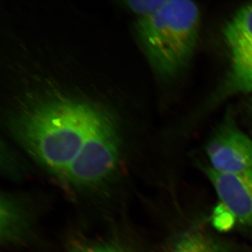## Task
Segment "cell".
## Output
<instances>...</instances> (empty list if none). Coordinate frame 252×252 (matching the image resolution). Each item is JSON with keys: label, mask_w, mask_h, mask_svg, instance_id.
Returning <instances> with one entry per match:
<instances>
[{"label": "cell", "mask_w": 252, "mask_h": 252, "mask_svg": "<svg viewBox=\"0 0 252 252\" xmlns=\"http://www.w3.org/2000/svg\"><path fill=\"white\" fill-rule=\"evenodd\" d=\"M99 112L82 102L54 101L21 113L11 122V128L34 158L63 177Z\"/></svg>", "instance_id": "obj_1"}, {"label": "cell", "mask_w": 252, "mask_h": 252, "mask_svg": "<svg viewBox=\"0 0 252 252\" xmlns=\"http://www.w3.org/2000/svg\"><path fill=\"white\" fill-rule=\"evenodd\" d=\"M200 22L198 5L187 0H166L157 12L140 18L141 45L160 77H175L188 65L198 44Z\"/></svg>", "instance_id": "obj_2"}, {"label": "cell", "mask_w": 252, "mask_h": 252, "mask_svg": "<svg viewBox=\"0 0 252 252\" xmlns=\"http://www.w3.org/2000/svg\"><path fill=\"white\" fill-rule=\"evenodd\" d=\"M119 149L120 140L112 118L99 111L85 142L63 178L78 187L98 185L115 170Z\"/></svg>", "instance_id": "obj_3"}, {"label": "cell", "mask_w": 252, "mask_h": 252, "mask_svg": "<svg viewBox=\"0 0 252 252\" xmlns=\"http://www.w3.org/2000/svg\"><path fill=\"white\" fill-rule=\"evenodd\" d=\"M206 153L215 171L233 175L252 172V140L230 115L207 142Z\"/></svg>", "instance_id": "obj_4"}, {"label": "cell", "mask_w": 252, "mask_h": 252, "mask_svg": "<svg viewBox=\"0 0 252 252\" xmlns=\"http://www.w3.org/2000/svg\"><path fill=\"white\" fill-rule=\"evenodd\" d=\"M205 172L216 190L220 206L235 221L252 228V172L233 175L207 167Z\"/></svg>", "instance_id": "obj_5"}, {"label": "cell", "mask_w": 252, "mask_h": 252, "mask_svg": "<svg viewBox=\"0 0 252 252\" xmlns=\"http://www.w3.org/2000/svg\"><path fill=\"white\" fill-rule=\"evenodd\" d=\"M221 91L223 95L252 93V46L231 54L230 69Z\"/></svg>", "instance_id": "obj_6"}, {"label": "cell", "mask_w": 252, "mask_h": 252, "mask_svg": "<svg viewBox=\"0 0 252 252\" xmlns=\"http://www.w3.org/2000/svg\"><path fill=\"white\" fill-rule=\"evenodd\" d=\"M223 35L231 54L252 46V2L240 8L230 18Z\"/></svg>", "instance_id": "obj_7"}, {"label": "cell", "mask_w": 252, "mask_h": 252, "mask_svg": "<svg viewBox=\"0 0 252 252\" xmlns=\"http://www.w3.org/2000/svg\"><path fill=\"white\" fill-rule=\"evenodd\" d=\"M168 252H227L215 239L198 230H190L180 235Z\"/></svg>", "instance_id": "obj_8"}, {"label": "cell", "mask_w": 252, "mask_h": 252, "mask_svg": "<svg viewBox=\"0 0 252 252\" xmlns=\"http://www.w3.org/2000/svg\"><path fill=\"white\" fill-rule=\"evenodd\" d=\"M166 0H139L126 1V6L140 18L146 17L157 12Z\"/></svg>", "instance_id": "obj_9"}, {"label": "cell", "mask_w": 252, "mask_h": 252, "mask_svg": "<svg viewBox=\"0 0 252 252\" xmlns=\"http://www.w3.org/2000/svg\"><path fill=\"white\" fill-rule=\"evenodd\" d=\"M74 252H122L114 247L107 245H86L80 247Z\"/></svg>", "instance_id": "obj_10"}, {"label": "cell", "mask_w": 252, "mask_h": 252, "mask_svg": "<svg viewBox=\"0 0 252 252\" xmlns=\"http://www.w3.org/2000/svg\"></svg>", "instance_id": "obj_11"}]
</instances>
